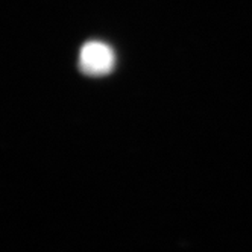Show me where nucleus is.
Here are the masks:
<instances>
[{
  "mask_svg": "<svg viewBox=\"0 0 252 252\" xmlns=\"http://www.w3.org/2000/svg\"><path fill=\"white\" fill-rule=\"evenodd\" d=\"M116 63L114 52L110 46L100 41H88L79 53V67L84 73L100 76L111 71Z\"/></svg>",
  "mask_w": 252,
  "mask_h": 252,
  "instance_id": "1",
  "label": "nucleus"
}]
</instances>
